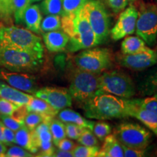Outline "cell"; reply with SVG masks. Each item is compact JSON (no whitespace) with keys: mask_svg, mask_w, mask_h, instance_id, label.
Instances as JSON below:
<instances>
[{"mask_svg":"<svg viewBox=\"0 0 157 157\" xmlns=\"http://www.w3.org/2000/svg\"><path fill=\"white\" fill-rule=\"evenodd\" d=\"M127 105L128 99L102 93L93 97L82 109L87 118L104 120L127 117Z\"/></svg>","mask_w":157,"mask_h":157,"instance_id":"1","label":"cell"},{"mask_svg":"<svg viewBox=\"0 0 157 157\" xmlns=\"http://www.w3.org/2000/svg\"><path fill=\"white\" fill-rule=\"evenodd\" d=\"M43 62L44 52L0 46V68L11 71L29 73L40 68Z\"/></svg>","mask_w":157,"mask_h":157,"instance_id":"2","label":"cell"},{"mask_svg":"<svg viewBox=\"0 0 157 157\" xmlns=\"http://www.w3.org/2000/svg\"><path fill=\"white\" fill-rule=\"evenodd\" d=\"M0 46L17 50L44 52L42 39L34 32L21 27L0 26Z\"/></svg>","mask_w":157,"mask_h":157,"instance_id":"3","label":"cell"},{"mask_svg":"<svg viewBox=\"0 0 157 157\" xmlns=\"http://www.w3.org/2000/svg\"><path fill=\"white\" fill-rule=\"evenodd\" d=\"M98 76L99 74L90 73L76 67L71 71L68 92L72 99L80 107H83L92 98L99 94Z\"/></svg>","mask_w":157,"mask_h":157,"instance_id":"4","label":"cell"},{"mask_svg":"<svg viewBox=\"0 0 157 157\" xmlns=\"http://www.w3.org/2000/svg\"><path fill=\"white\" fill-rule=\"evenodd\" d=\"M99 94H111L117 97L129 99L137 92L133 80L120 71H108L98 76Z\"/></svg>","mask_w":157,"mask_h":157,"instance_id":"5","label":"cell"},{"mask_svg":"<svg viewBox=\"0 0 157 157\" xmlns=\"http://www.w3.org/2000/svg\"><path fill=\"white\" fill-rule=\"evenodd\" d=\"M138 12L135 32L149 47H154L157 41V5L137 1Z\"/></svg>","mask_w":157,"mask_h":157,"instance_id":"6","label":"cell"},{"mask_svg":"<svg viewBox=\"0 0 157 157\" xmlns=\"http://www.w3.org/2000/svg\"><path fill=\"white\" fill-rule=\"evenodd\" d=\"M96 45L98 44L95 33L83 7L74 20L72 32L67 45L68 50L71 52H76L80 50L92 48Z\"/></svg>","mask_w":157,"mask_h":157,"instance_id":"7","label":"cell"},{"mask_svg":"<svg viewBox=\"0 0 157 157\" xmlns=\"http://www.w3.org/2000/svg\"><path fill=\"white\" fill-rule=\"evenodd\" d=\"M76 68L90 73L99 74L111 65V54L106 48L85 49L74 57Z\"/></svg>","mask_w":157,"mask_h":157,"instance_id":"8","label":"cell"},{"mask_svg":"<svg viewBox=\"0 0 157 157\" xmlns=\"http://www.w3.org/2000/svg\"><path fill=\"white\" fill-rule=\"evenodd\" d=\"M88 20L95 33L98 45L106 40L110 34V17L100 0L88 1L84 6Z\"/></svg>","mask_w":157,"mask_h":157,"instance_id":"9","label":"cell"},{"mask_svg":"<svg viewBox=\"0 0 157 157\" xmlns=\"http://www.w3.org/2000/svg\"><path fill=\"white\" fill-rule=\"evenodd\" d=\"M113 135L121 145L137 148H147L151 134L138 124L124 122L116 127Z\"/></svg>","mask_w":157,"mask_h":157,"instance_id":"10","label":"cell"},{"mask_svg":"<svg viewBox=\"0 0 157 157\" xmlns=\"http://www.w3.org/2000/svg\"><path fill=\"white\" fill-rule=\"evenodd\" d=\"M117 61L124 67L133 71H143L157 64V51L148 50L134 54H119L116 57Z\"/></svg>","mask_w":157,"mask_h":157,"instance_id":"11","label":"cell"},{"mask_svg":"<svg viewBox=\"0 0 157 157\" xmlns=\"http://www.w3.org/2000/svg\"><path fill=\"white\" fill-rule=\"evenodd\" d=\"M34 96L44 100L58 111L72 105L71 96L66 88L43 87L37 90Z\"/></svg>","mask_w":157,"mask_h":157,"instance_id":"12","label":"cell"},{"mask_svg":"<svg viewBox=\"0 0 157 157\" xmlns=\"http://www.w3.org/2000/svg\"><path fill=\"white\" fill-rule=\"evenodd\" d=\"M138 12L135 6L131 5L119 15L117 23L110 31L111 38L117 41L132 34L135 31Z\"/></svg>","mask_w":157,"mask_h":157,"instance_id":"13","label":"cell"},{"mask_svg":"<svg viewBox=\"0 0 157 157\" xmlns=\"http://www.w3.org/2000/svg\"><path fill=\"white\" fill-rule=\"evenodd\" d=\"M0 80L5 81L11 87L33 95L38 90L36 78L29 74L11 71L0 68Z\"/></svg>","mask_w":157,"mask_h":157,"instance_id":"14","label":"cell"},{"mask_svg":"<svg viewBox=\"0 0 157 157\" xmlns=\"http://www.w3.org/2000/svg\"><path fill=\"white\" fill-rule=\"evenodd\" d=\"M128 117L136 118L146 125L157 136V115L135 103L133 99H128L127 105Z\"/></svg>","mask_w":157,"mask_h":157,"instance_id":"15","label":"cell"},{"mask_svg":"<svg viewBox=\"0 0 157 157\" xmlns=\"http://www.w3.org/2000/svg\"><path fill=\"white\" fill-rule=\"evenodd\" d=\"M42 36L45 47L50 52L63 51L69 42L68 35L60 30L45 32Z\"/></svg>","mask_w":157,"mask_h":157,"instance_id":"16","label":"cell"},{"mask_svg":"<svg viewBox=\"0 0 157 157\" xmlns=\"http://www.w3.org/2000/svg\"><path fill=\"white\" fill-rule=\"evenodd\" d=\"M155 66L139 79L136 88L140 95H157V64Z\"/></svg>","mask_w":157,"mask_h":157,"instance_id":"17","label":"cell"},{"mask_svg":"<svg viewBox=\"0 0 157 157\" xmlns=\"http://www.w3.org/2000/svg\"><path fill=\"white\" fill-rule=\"evenodd\" d=\"M0 97L17 105H22L28 103L33 95L25 93V92L11 87L10 85L1 80L0 81Z\"/></svg>","mask_w":157,"mask_h":157,"instance_id":"18","label":"cell"},{"mask_svg":"<svg viewBox=\"0 0 157 157\" xmlns=\"http://www.w3.org/2000/svg\"><path fill=\"white\" fill-rule=\"evenodd\" d=\"M42 21V15L39 5H29L23 17V23H24L26 29L35 34H39L41 32Z\"/></svg>","mask_w":157,"mask_h":157,"instance_id":"19","label":"cell"},{"mask_svg":"<svg viewBox=\"0 0 157 157\" xmlns=\"http://www.w3.org/2000/svg\"><path fill=\"white\" fill-rule=\"evenodd\" d=\"M103 146L100 148L97 156L123 157L124 150L121 143L114 135H109L104 138Z\"/></svg>","mask_w":157,"mask_h":157,"instance_id":"20","label":"cell"},{"mask_svg":"<svg viewBox=\"0 0 157 157\" xmlns=\"http://www.w3.org/2000/svg\"><path fill=\"white\" fill-rule=\"evenodd\" d=\"M58 118L64 123H73L79 125L84 128H88L93 130L95 121L87 120L82 117L79 113L71 109H63L58 111Z\"/></svg>","mask_w":157,"mask_h":157,"instance_id":"21","label":"cell"},{"mask_svg":"<svg viewBox=\"0 0 157 157\" xmlns=\"http://www.w3.org/2000/svg\"><path fill=\"white\" fill-rule=\"evenodd\" d=\"M28 112H36L50 118H55L58 111L53 109L48 103L40 98L34 97L26 104Z\"/></svg>","mask_w":157,"mask_h":157,"instance_id":"22","label":"cell"},{"mask_svg":"<svg viewBox=\"0 0 157 157\" xmlns=\"http://www.w3.org/2000/svg\"><path fill=\"white\" fill-rule=\"evenodd\" d=\"M148 48L146 45V42L138 36H127L121 44V52L124 55L137 53Z\"/></svg>","mask_w":157,"mask_h":157,"instance_id":"23","label":"cell"},{"mask_svg":"<svg viewBox=\"0 0 157 157\" xmlns=\"http://www.w3.org/2000/svg\"><path fill=\"white\" fill-rule=\"evenodd\" d=\"M15 144L25 148L31 154H36L38 151L33 143L31 131L24 124L15 132Z\"/></svg>","mask_w":157,"mask_h":157,"instance_id":"24","label":"cell"},{"mask_svg":"<svg viewBox=\"0 0 157 157\" xmlns=\"http://www.w3.org/2000/svg\"><path fill=\"white\" fill-rule=\"evenodd\" d=\"M50 121H42L36 128L31 131L33 143L37 149L40 143L52 141V134L50 129Z\"/></svg>","mask_w":157,"mask_h":157,"instance_id":"25","label":"cell"},{"mask_svg":"<svg viewBox=\"0 0 157 157\" xmlns=\"http://www.w3.org/2000/svg\"><path fill=\"white\" fill-rule=\"evenodd\" d=\"M87 2L88 0H63V14L62 16L74 19L76 14Z\"/></svg>","mask_w":157,"mask_h":157,"instance_id":"26","label":"cell"},{"mask_svg":"<svg viewBox=\"0 0 157 157\" xmlns=\"http://www.w3.org/2000/svg\"><path fill=\"white\" fill-rule=\"evenodd\" d=\"M39 7L45 15H57L62 16L63 14V0H43Z\"/></svg>","mask_w":157,"mask_h":157,"instance_id":"27","label":"cell"},{"mask_svg":"<svg viewBox=\"0 0 157 157\" xmlns=\"http://www.w3.org/2000/svg\"><path fill=\"white\" fill-rule=\"evenodd\" d=\"M50 129L52 137V143L56 146H57L59 141L66 136L65 124L60 119L53 118L50 123Z\"/></svg>","mask_w":157,"mask_h":157,"instance_id":"28","label":"cell"},{"mask_svg":"<svg viewBox=\"0 0 157 157\" xmlns=\"http://www.w3.org/2000/svg\"><path fill=\"white\" fill-rule=\"evenodd\" d=\"M31 4V0H12L13 14L17 24H22L23 14Z\"/></svg>","mask_w":157,"mask_h":157,"instance_id":"29","label":"cell"},{"mask_svg":"<svg viewBox=\"0 0 157 157\" xmlns=\"http://www.w3.org/2000/svg\"><path fill=\"white\" fill-rule=\"evenodd\" d=\"M61 29V17L57 15H48L42 19L41 31L43 32L60 30Z\"/></svg>","mask_w":157,"mask_h":157,"instance_id":"30","label":"cell"},{"mask_svg":"<svg viewBox=\"0 0 157 157\" xmlns=\"http://www.w3.org/2000/svg\"><path fill=\"white\" fill-rule=\"evenodd\" d=\"M53 118H50L46 116H44L41 113L36 112H28L24 118L23 123L24 125L31 131L34 129L42 121H51Z\"/></svg>","mask_w":157,"mask_h":157,"instance_id":"31","label":"cell"},{"mask_svg":"<svg viewBox=\"0 0 157 157\" xmlns=\"http://www.w3.org/2000/svg\"><path fill=\"white\" fill-rule=\"evenodd\" d=\"M100 148L98 146H75L71 151L74 157H95L97 156Z\"/></svg>","mask_w":157,"mask_h":157,"instance_id":"32","label":"cell"},{"mask_svg":"<svg viewBox=\"0 0 157 157\" xmlns=\"http://www.w3.org/2000/svg\"><path fill=\"white\" fill-rule=\"evenodd\" d=\"M76 140L82 146H95L98 145V140L94 135L93 130L88 128H84L83 132Z\"/></svg>","mask_w":157,"mask_h":157,"instance_id":"33","label":"cell"},{"mask_svg":"<svg viewBox=\"0 0 157 157\" xmlns=\"http://www.w3.org/2000/svg\"><path fill=\"white\" fill-rule=\"evenodd\" d=\"M93 132L98 140H103L104 138L112 132L111 125L104 121H98L94 124Z\"/></svg>","mask_w":157,"mask_h":157,"instance_id":"34","label":"cell"},{"mask_svg":"<svg viewBox=\"0 0 157 157\" xmlns=\"http://www.w3.org/2000/svg\"><path fill=\"white\" fill-rule=\"evenodd\" d=\"M135 103L157 115V95L148 96L144 98L133 99Z\"/></svg>","mask_w":157,"mask_h":157,"instance_id":"35","label":"cell"},{"mask_svg":"<svg viewBox=\"0 0 157 157\" xmlns=\"http://www.w3.org/2000/svg\"><path fill=\"white\" fill-rule=\"evenodd\" d=\"M65 129H66V135L68 138L72 140H77L83 132L84 127L73 123H65Z\"/></svg>","mask_w":157,"mask_h":157,"instance_id":"36","label":"cell"},{"mask_svg":"<svg viewBox=\"0 0 157 157\" xmlns=\"http://www.w3.org/2000/svg\"><path fill=\"white\" fill-rule=\"evenodd\" d=\"M5 156L6 157H30L33 156L31 152L19 146H10L8 150L6 151Z\"/></svg>","mask_w":157,"mask_h":157,"instance_id":"37","label":"cell"},{"mask_svg":"<svg viewBox=\"0 0 157 157\" xmlns=\"http://www.w3.org/2000/svg\"><path fill=\"white\" fill-rule=\"evenodd\" d=\"M0 119H1V121L4 124V126L8 127L12 130L14 131V132L19 129L24 124V123L22 122V121L16 120L11 116L0 115Z\"/></svg>","mask_w":157,"mask_h":157,"instance_id":"38","label":"cell"},{"mask_svg":"<svg viewBox=\"0 0 157 157\" xmlns=\"http://www.w3.org/2000/svg\"><path fill=\"white\" fill-rule=\"evenodd\" d=\"M18 106L20 105H15L0 97V115L11 116Z\"/></svg>","mask_w":157,"mask_h":157,"instance_id":"39","label":"cell"},{"mask_svg":"<svg viewBox=\"0 0 157 157\" xmlns=\"http://www.w3.org/2000/svg\"><path fill=\"white\" fill-rule=\"evenodd\" d=\"M13 14L12 0H0V16L5 20L10 19Z\"/></svg>","mask_w":157,"mask_h":157,"instance_id":"40","label":"cell"},{"mask_svg":"<svg viewBox=\"0 0 157 157\" xmlns=\"http://www.w3.org/2000/svg\"><path fill=\"white\" fill-rule=\"evenodd\" d=\"M56 148H54L52 141L42 143L39 145L37 156H52Z\"/></svg>","mask_w":157,"mask_h":157,"instance_id":"41","label":"cell"},{"mask_svg":"<svg viewBox=\"0 0 157 157\" xmlns=\"http://www.w3.org/2000/svg\"><path fill=\"white\" fill-rule=\"evenodd\" d=\"M124 156L125 157H141L144 156L146 148H137L123 146Z\"/></svg>","mask_w":157,"mask_h":157,"instance_id":"42","label":"cell"},{"mask_svg":"<svg viewBox=\"0 0 157 157\" xmlns=\"http://www.w3.org/2000/svg\"><path fill=\"white\" fill-rule=\"evenodd\" d=\"M128 2L129 0H105L107 5L116 13L123 10L126 7Z\"/></svg>","mask_w":157,"mask_h":157,"instance_id":"43","label":"cell"},{"mask_svg":"<svg viewBox=\"0 0 157 157\" xmlns=\"http://www.w3.org/2000/svg\"><path fill=\"white\" fill-rule=\"evenodd\" d=\"M4 143L7 146L15 144V132L8 127L3 126Z\"/></svg>","mask_w":157,"mask_h":157,"instance_id":"44","label":"cell"},{"mask_svg":"<svg viewBox=\"0 0 157 157\" xmlns=\"http://www.w3.org/2000/svg\"><path fill=\"white\" fill-rule=\"evenodd\" d=\"M27 113H28V111H27L26 104H25V105H20V106L17 107L13 114L11 115V117H13L17 121L23 122L24 118L26 116Z\"/></svg>","mask_w":157,"mask_h":157,"instance_id":"45","label":"cell"},{"mask_svg":"<svg viewBox=\"0 0 157 157\" xmlns=\"http://www.w3.org/2000/svg\"><path fill=\"white\" fill-rule=\"evenodd\" d=\"M75 143L73 141L66 139V137L63 139H62L61 140H60L57 144V147L60 150L63 151H71L73 150L74 147H75Z\"/></svg>","mask_w":157,"mask_h":157,"instance_id":"46","label":"cell"},{"mask_svg":"<svg viewBox=\"0 0 157 157\" xmlns=\"http://www.w3.org/2000/svg\"><path fill=\"white\" fill-rule=\"evenodd\" d=\"M52 156L56 157H73L72 151H68L60 150V149H56Z\"/></svg>","mask_w":157,"mask_h":157,"instance_id":"47","label":"cell"},{"mask_svg":"<svg viewBox=\"0 0 157 157\" xmlns=\"http://www.w3.org/2000/svg\"><path fill=\"white\" fill-rule=\"evenodd\" d=\"M6 151H7V147L5 143L0 141V157L5 156Z\"/></svg>","mask_w":157,"mask_h":157,"instance_id":"48","label":"cell"},{"mask_svg":"<svg viewBox=\"0 0 157 157\" xmlns=\"http://www.w3.org/2000/svg\"><path fill=\"white\" fill-rule=\"evenodd\" d=\"M3 126L4 124L0 121V141L4 143V136H3Z\"/></svg>","mask_w":157,"mask_h":157,"instance_id":"49","label":"cell"},{"mask_svg":"<svg viewBox=\"0 0 157 157\" xmlns=\"http://www.w3.org/2000/svg\"><path fill=\"white\" fill-rule=\"evenodd\" d=\"M31 3L32 2H39V1H41V0H31Z\"/></svg>","mask_w":157,"mask_h":157,"instance_id":"50","label":"cell"},{"mask_svg":"<svg viewBox=\"0 0 157 157\" xmlns=\"http://www.w3.org/2000/svg\"><path fill=\"white\" fill-rule=\"evenodd\" d=\"M2 24V23H0V26H1Z\"/></svg>","mask_w":157,"mask_h":157,"instance_id":"51","label":"cell"}]
</instances>
